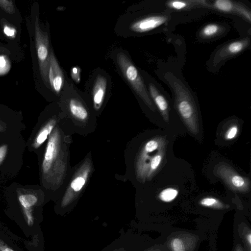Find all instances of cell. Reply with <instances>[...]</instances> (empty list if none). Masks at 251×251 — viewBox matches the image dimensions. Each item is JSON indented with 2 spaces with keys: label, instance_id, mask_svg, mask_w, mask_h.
I'll return each instance as SVG.
<instances>
[{
  "label": "cell",
  "instance_id": "1",
  "mask_svg": "<svg viewBox=\"0 0 251 251\" xmlns=\"http://www.w3.org/2000/svg\"><path fill=\"white\" fill-rule=\"evenodd\" d=\"M165 77L174 90L175 105L181 118L189 130L197 135L199 132L198 115L191 94L172 74H166Z\"/></svg>",
  "mask_w": 251,
  "mask_h": 251
},
{
  "label": "cell",
  "instance_id": "2",
  "mask_svg": "<svg viewBox=\"0 0 251 251\" xmlns=\"http://www.w3.org/2000/svg\"><path fill=\"white\" fill-rule=\"evenodd\" d=\"M116 58L123 75L133 89L151 108L154 109L148 92L137 68L123 52L118 53Z\"/></svg>",
  "mask_w": 251,
  "mask_h": 251
},
{
  "label": "cell",
  "instance_id": "3",
  "mask_svg": "<svg viewBox=\"0 0 251 251\" xmlns=\"http://www.w3.org/2000/svg\"><path fill=\"white\" fill-rule=\"evenodd\" d=\"M35 41L41 76L46 85L48 86L50 55L49 37L48 33L41 29L37 16L35 21Z\"/></svg>",
  "mask_w": 251,
  "mask_h": 251
},
{
  "label": "cell",
  "instance_id": "4",
  "mask_svg": "<svg viewBox=\"0 0 251 251\" xmlns=\"http://www.w3.org/2000/svg\"><path fill=\"white\" fill-rule=\"evenodd\" d=\"M215 175L221 178L231 189L247 192L250 188L248 178L238 174L230 166L226 163H220L216 166Z\"/></svg>",
  "mask_w": 251,
  "mask_h": 251
},
{
  "label": "cell",
  "instance_id": "5",
  "mask_svg": "<svg viewBox=\"0 0 251 251\" xmlns=\"http://www.w3.org/2000/svg\"><path fill=\"white\" fill-rule=\"evenodd\" d=\"M250 43V38H245L226 44L215 54L213 60V64L216 65L221 61L238 54L248 47Z\"/></svg>",
  "mask_w": 251,
  "mask_h": 251
},
{
  "label": "cell",
  "instance_id": "6",
  "mask_svg": "<svg viewBox=\"0 0 251 251\" xmlns=\"http://www.w3.org/2000/svg\"><path fill=\"white\" fill-rule=\"evenodd\" d=\"M48 80L52 89L59 93L63 86L64 79L62 71L52 50L50 55Z\"/></svg>",
  "mask_w": 251,
  "mask_h": 251
},
{
  "label": "cell",
  "instance_id": "7",
  "mask_svg": "<svg viewBox=\"0 0 251 251\" xmlns=\"http://www.w3.org/2000/svg\"><path fill=\"white\" fill-rule=\"evenodd\" d=\"M167 20L168 18L163 15L147 17L132 23L130 25V29L136 32H146L160 26Z\"/></svg>",
  "mask_w": 251,
  "mask_h": 251
},
{
  "label": "cell",
  "instance_id": "8",
  "mask_svg": "<svg viewBox=\"0 0 251 251\" xmlns=\"http://www.w3.org/2000/svg\"><path fill=\"white\" fill-rule=\"evenodd\" d=\"M213 6L216 9L225 12H231L239 14L251 21V12L246 8L239 4L228 0H217L214 2Z\"/></svg>",
  "mask_w": 251,
  "mask_h": 251
},
{
  "label": "cell",
  "instance_id": "9",
  "mask_svg": "<svg viewBox=\"0 0 251 251\" xmlns=\"http://www.w3.org/2000/svg\"><path fill=\"white\" fill-rule=\"evenodd\" d=\"M58 141V134L54 132L49 138L44 155L42 163V171L44 174H47L50 171L52 162L56 156Z\"/></svg>",
  "mask_w": 251,
  "mask_h": 251
},
{
  "label": "cell",
  "instance_id": "10",
  "mask_svg": "<svg viewBox=\"0 0 251 251\" xmlns=\"http://www.w3.org/2000/svg\"><path fill=\"white\" fill-rule=\"evenodd\" d=\"M149 90L151 97L159 110L164 121L168 122L169 119V109L167 101L153 84H149Z\"/></svg>",
  "mask_w": 251,
  "mask_h": 251
},
{
  "label": "cell",
  "instance_id": "11",
  "mask_svg": "<svg viewBox=\"0 0 251 251\" xmlns=\"http://www.w3.org/2000/svg\"><path fill=\"white\" fill-rule=\"evenodd\" d=\"M107 80L105 77L99 75L95 80L93 89V99L96 108L101 105L105 94Z\"/></svg>",
  "mask_w": 251,
  "mask_h": 251
},
{
  "label": "cell",
  "instance_id": "12",
  "mask_svg": "<svg viewBox=\"0 0 251 251\" xmlns=\"http://www.w3.org/2000/svg\"><path fill=\"white\" fill-rule=\"evenodd\" d=\"M166 145V142L162 144L151 160L148 170V177L152 176L160 167L164 156Z\"/></svg>",
  "mask_w": 251,
  "mask_h": 251
},
{
  "label": "cell",
  "instance_id": "13",
  "mask_svg": "<svg viewBox=\"0 0 251 251\" xmlns=\"http://www.w3.org/2000/svg\"><path fill=\"white\" fill-rule=\"evenodd\" d=\"M55 123L54 120L50 121L39 132L33 143L35 148H39L46 141L51 132Z\"/></svg>",
  "mask_w": 251,
  "mask_h": 251
},
{
  "label": "cell",
  "instance_id": "14",
  "mask_svg": "<svg viewBox=\"0 0 251 251\" xmlns=\"http://www.w3.org/2000/svg\"><path fill=\"white\" fill-rule=\"evenodd\" d=\"M69 108L72 114L76 118L84 120L88 116L85 108L77 100L72 99L69 102Z\"/></svg>",
  "mask_w": 251,
  "mask_h": 251
},
{
  "label": "cell",
  "instance_id": "15",
  "mask_svg": "<svg viewBox=\"0 0 251 251\" xmlns=\"http://www.w3.org/2000/svg\"><path fill=\"white\" fill-rule=\"evenodd\" d=\"M177 190L173 188L163 189L159 194V198L163 201L168 202L173 201L178 195Z\"/></svg>",
  "mask_w": 251,
  "mask_h": 251
},
{
  "label": "cell",
  "instance_id": "16",
  "mask_svg": "<svg viewBox=\"0 0 251 251\" xmlns=\"http://www.w3.org/2000/svg\"><path fill=\"white\" fill-rule=\"evenodd\" d=\"M19 200L23 208H30L36 203L37 198L33 194H23L19 197Z\"/></svg>",
  "mask_w": 251,
  "mask_h": 251
},
{
  "label": "cell",
  "instance_id": "17",
  "mask_svg": "<svg viewBox=\"0 0 251 251\" xmlns=\"http://www.w3.org/2000/svg\"><path fill=\"white\" fill-rule=\"evenodd\" d=\"M200 203L203 206L214 208H223L225 206L220 201L212 197L203 198L200 201Z\"/></svg>",
  "mask_w": 251,
  "mask_h": 251
},
{
  "label": "cell",
  "instance_id": "18",
  "mask_svg": "<svg viewBox=\"0 0 251 251\" xmlns=\"http://www.w3.org/2000/svg\"><path fill=\"white\" fill-rule=\"evenodd\" d=\"M220 26L215 24H210L204 26L201 31L203 37H210L217 34L220 31Z\"/></svg>",
  "mask_w": 251,
  "mask_h": 251
},
{
  "label": "cell",
  "instance_id": "19",
  "mask_svg": "<svg viewBox=\"0 0 251 251\" xmlns=\"http://www.w3.org/2000/svg\"><path fill=\"white\" fill-rule=\"evenodd\" d=\"M0 8L8 14L15 13V7L12 0H0Z\"/></svg>",
  "mask_w": 251,
  "mask_h": 251
},
{
  "label": "cell",
  "instance_id": "20",
  "mask_svg": "<svg viewBox=\"0 0 251 251\" xmlns=\"http://www.w3.org/2000/svg\"><path fill=\"white\" fill-rule=\"evenodd\" d=\"M166 4L170 8L176 9L181 10L187 7L190 4L188 1L181 0H172L169 1Z\"/></svg>",
  "mask_w": 251,
  "mask_h": 251
},
{
  "label": "cell",
  "instance_id": "21",
  "mask_svg": "<svg viewBox=\"0 0 251 251\" xmlns=\"http://www.w3.org/2000/svg\"><path fill=\"white\" fill-rule=\"evenodd\" d=\"M85 183V179L81 176H78L74 179L71 184V187L75 192L79 191Z\"/></svg>",
  "mask_w": 251,
  "mask_h": 251
},
{
  "label": "cell",
  "instance_id": "22",
  "mask_svg": "<svg viewBox=\"0 0 251 251\" xmlns=\"http://www.w3.org/2000/svg\"><path fill=\"white\" fill-rule=\"evenodd\" d=\"M171 246L173 251H185L184 244L182 241L178 238L173 239Z\"/></svg>",
  "mask_w": 251,
  "mask_h": 251
},
{
  "label": "cell",
  "instance_id": "23",
  "mask_svg": "<svg viewBox=\"0 0 251 251\" xmlns=\"http://www.w3.org/2000/svg\"><path fill=\"white\" fill-rule=\"evenodd\" d=\"M3 32L6 36L10 38H14L16 34V30L14 28L6 25L3 26Z\"/></svg>",
  "mask_w": 251,
  "mask_h": 251
},
{
  "label": "cell",
  "instance_id": "24",
  "mask_svg": "<svg viewBox=\"0 0 251 251\" xmlns=\"http://www.w3.org/2000/svg\"><path fill=\"white\" fill-rule=\"evenodd\" d=\"M238 132L237 126H231L226 132V139L230 140L234 138Z\"/></svg>",
  "mask_w": 251,
  "mask_h": 251
},
{
  "label": "cell",
  "instance_id": "25",
  "mask_svg": "<svg viewBox=\"0 0 251 251\" xmlns=\"http://www.w3.org/2000/svg\"><path fill=\"white\" fill-rule=\"evenodd\" d=\"M25 215L26 218L27 224L29 226H32L33 223V219L32 215L31 208H24Z\"/></svg>",
  "mask_w": 251,
  "mask_h": 251
},
{
  "label": "cell",
  "instance_id": "26",
  "mask_svg": "<svg viewBox=\"0 0 251 251\" xmlns=\"http://www.w3.org/2000/svg\"><path fill=\"white\" fill-rule=\"evenodd\" d=\"M4 56H0V71L1 73H3V70L1 66L6 71L8 70V60Z\"/></svg>",
  "mask_w": 251,
  "mask_h": 251
},
{
  "label": "cell",
  "instance_id": "27",
  "mask_svg": "<svg viewBox=\"0 0 251 251\" xmlns=\"http://www.w3.org/2000/svg\"><path fill=\"white\" fill-rule=\"evenodd\" d=\"M7 146L6 145H3L0 147V164L4 160L7 151Z\"/></svg>",
  "mask_w": 251,
  "mask_h": 251
},
{
  "label": "cell",
  "instance_id": "28",
  "mask_svg": "<svg viewBox=\"0 0 251 251\" xmlns=\"http://www.w3.org/2000/svg\"><path fill=\"white\" fill-rule=\"evenodd\" d=\"M0 251H15L0 239Z\"/></svg>",
  "mask_w": 251,
  "mask_h": 251
},
{
  "label": "cell",
  "instance_id": "29",
  "mask_svg": "<svg viewBox=\"0 0 251 251\" xmlns=\"http://www.w3.org/2000/svg\"><path fill=\"white\" fill-rule=\"evenodd\" d=\"M10 53L9 50H7L6 48L0 47V53L8 54H10Z\"/></svg>",
  "mask_w": 251,
  "mask_h": 251
},
{
  "label": "cell",
  "instance_id": "30",
  "mask_svg": "<svg viewBox=\"0 0 251 251\" xmlns=\"http://www.w3.org/2000/svg\"><path fill=\"white\" fill-rule=\"evenodd\" d=\"M247 240L249 242V245H250L251 243V233H249L247 235Z\"/></svg>",
  "mask_w": 251,
  "mask_h": 251
},
{
  "label": "cell",
  "instance_id": "31",
  "mask_svg": "<svg viewBox=\"0 0 251 251\" xmlns=\"http://www.w3.org/2000/svg\"><path fill=\"white\" fill-rule=\"evenodd\" d=\"M4 129L3 128V127L0 125V131H3Z\"/></svg>",
  "mask_w": 251,
  "mask_h": 251
},
{
  "label": "cell",
  "instance_id": "32",
  "mask_svg": "<svg viewBox=\"0 0 251 251\" xmlns=\"http://www.w3.org/2000/svg\"><path fill=\"white\" fill-rule=\"evenodd\" d=\"M124 251V250H117V251Z\"/></svg>",
  "mask_w": 251,
  "mask_h": 251
}]
</instances>
